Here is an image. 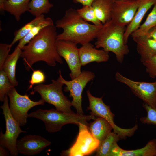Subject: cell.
Masks as SVG:
<instances>
[{
    "instance_id": "cell-1",
    "label": "cell",
    "mask_w": 156,
    "mask_h": 156,
    "mask_svg": "<svg viewBox=\"0 0 156 156\" xmlns=\"http://www.w3.org/2000/svg\"><path fill=\"white\" fill-rule=\"evenodd\" d=\"M57 35L55 25L48 26L21 49L20 57L27 71L33 70V65L39 61H44L51 66H55L56 62L63 63L56 48Z\"/></svg>"
},
{
    "instance_id": "cell-2",
    "label": "cell",
    "mask_w": 156,
    "mask_h": 156,
    "mask_svg": "<svg viewBox=\"0 0 156 156\" xmlns=\"http://www.w3.org/2000/svg\"><path fill=\"white\" fill-rule=\"evenodd\" d=\"M103 25L89 24L80 16L77 10L70 8L66 10L64 16L55 23L56 27L63 29L61 33L57 34V39L82 45L96 38Z\"/></svg>"
},
{
    "instance_id": "cell-3",
    "label": "cell",
    "mask_w": 156,
    "mask_h": 156,
    "mask_svg": "<svg viewBox=\"0 0 156 156\" xmlns=\"http://www.w3.org/2000/svg\"><path fill=\"white\" fill-rule=\"evenodd\" d=\"M126 27L118 25L111 20L103 24L96 38L95 47L112 52L118 62L122 63L125 56L129 51L124 40Z\"/></svg>"
},
{
    "instance_id": "cell-4",
    "label": "cell",
    "mask_w": 156,
    "mask_h": 156,
    "mask_svg": "<svg viewBox=\"0 0 156 156\" xmlns=\"http://www.w3.org/2000/svg\"><path fill=\"white\" fill-rule=\"evenodd\" d=\"M29 117H34L42 120L45 129L49 133L60 130L62 126L68 124L78 125L82 123L87 125L88 122L94 120L96 117L92 115H86L77 113H66L54 109L44 110L39 109L29 114Z\"/></svg>"
},
{
    "instance_id": "cell-5",
    "label": "cell",
    "mask_w": 156,
    "mask_h": 156,
    "mask_svg": "<svg viewBox=\"0 0 156 156\" xmlns=\"http://www.w3.org/2000/svg\"><path fill=\"white\" fill-rule=\"evenodd\" d=\"M51 81V83L49 84H40L36 86L31 94H33L35 92H37L42 99L44 102L54 105L56 109L66 113L74 112L71 109V102L63 93V83L58 79H52Z\"/></svg>"
},
{
    "instance_id": "cell-6",
    "label": "cell",
    "mask_w": 156,
    "mask_h": 156,
    "mask_svg": "<svg viewBox=\"0 0 156 156\" xmlns=\"http://www.w3.org/2000/svg\"><path fill=\"white\" fill-rule=\"evenodd\" d=\"M5 95L3 105L0 107L2 109L6 124V131L0 134V145L7 149L11 155L16 156L18 153L16 147L17 139L20 133H26L20 128L19 124L13 118L10 111L8 96Z\"/></svg>"
},
{
    "instance_id": "cell-7",
    "label": "cell",
    "mask_w": 156,
    "mask_h": 156,
    "mask_svg": "<svg viewBox=\"0 0 156 156\" xmlns=\"http://www.w3.org/2000/svg\"><path fill=\"white\" fill-rule=\"evenodd\" d=\"M12 87L7 94L10 100L9 109L13 118L20 126L25 125L29 117L28 111L35 106L44 105V102L41 99L38 101L31 100L27 94L21 95L14 88Z\"/></svg>"
},
{
    "instance_id": "cell-8",
    "label": "cell",
    "mask_w": 156,
    "mask_h": 156,
    "mask_svg": "<svg viewBox=\"0 0 156 156\" xmlns=\"http://www.w3.org/2000/svg\"><path fill=\"white\" fill-rule=\"evenodd\" d=\"M58 79L66 86L64 90L69 92L70 96L72 97L71 103L77 113L83 114L82 107V94L84 88L88 82L93 80L95 77L94 73L90 71L83 70L77 76L71 80L68 81L62 76L61 71H59Z\"/></svg>"
},
{
    "instance_id": "cell-9",
    "label": "cell",
    "mask_w": 156,
    "mask_h": 156,
    "mask_svg": "<svg viewBox=\"0 0 156 156\" xmlns=\"http://www.w3.org/2000/svg\"><path fill=\"white\" fill-rule=\"evenodd\" d=\"M87 94L89 102L87 109L91 110V114L97 117L103 118L107 120L112 126L113 132L119 135L122 139L131 136L134 134L138 128L137 125L129 129H124L118 127L114 121V115L111 112L109 106L104 103L102 97L99 98L93 96L89 90L87 91Z\"/></svg>"
},
{
    "instance_id": "cell-10",
    "label": "cell",
    "mask_w": 156,
    "mask_h": 156,
    "mask_svg": "<svg viewBox=\"0 0 156 156\" xmlns=\"http://www.w3.org/2000/svg\"><path fill=\"white\" fill-rule=\"evenodd\" d=\"M78 126L79 131L76 142L69 149L63 151L62 155H87L96 150L99 146L100 142L92 136L87 125L80 123Z\"/></svg>"
},
{
    "instance_id": "cell-11",
    "label": "cell",
    "mask_w": 156,
    "mask_h": 156,
    "mask_svg": "<svg viewBox=\"0 0 156 156\" xmlns=\"http://www.w3.org/2000/svg\"><path fill=\"white\" fill-rule=\"evenodd\" d=\"M118 81L127 86L135 96L144 102L156 109V81L149 82L135 81L117 72L115 75Z\"/></svg>"
},
{
    "instance_id": "cell-12",
    "label": "cell",
    "mask_w": 156,
    "mask_h": 156,
    "mask_svg": "<svg viewBox=\"0 0 156 156\" xmlns=\"http://www.w3.org/2000/svg\"><path fill=\"white\" fill-rule=\"evenodd\" d=\"M77 44L73 42L57 40L56 48L59 55L66 62L70 73L69 74L72 79L81 72L82 66L79 55V48Z\"/></svg>"
},
{
    "instance_id": "cell-13",
    "label": "cell",
    "mask_w": 156,
    "mask_h": 156,
    "mask_svg": "<svg viewBox=\"0 0 156 156\" xmlns=\"http://www.w3.org/2000/svg\"><path fill=\"white\" fill-rule=\"evenodd\" d=\"M139 1V0L114 1L111 20L119 25H127L135 14Z\"/></svg>"
},
{
    "instance_id": "cell-14",
    "label": "cell",
    "mask_w": 156,
    "mask_h": 156,
    "mask_svg": "<svg viewBox=\"0 0 156 156\" xmlns=\"http://www.w3.org/2000/svg\"><path fill=\"white\" fill-rule=\"evenodd\" d=\"M51 144L42 136L29 135L17 140L16 147L19 153L32 156L40 153Z\"/></svg>"
},
{
    "instance_id": "cell-15",
    "label": "cell",
    "mask_w": 156,
    "mask_h": 156,
    "mask_svg": "<svg viewBox=\"0 0 156 156\" xmlns=\"http://www.w3.org/2000/svg\"><path fill=\"white\" fill-rule=\"evenodd\" d=\"M79 55L82 66L89 63H98L107 61L109 52L103 49H98L90 42L83 45L79 48Z\"/></svg>"
},
{
    "instance_id": "cell-16",
    "label": "cell",
    "mask_w": 156,
    "mask_h": 156,
    "mask_svg": "<svg viewBox=\"0 0 156 156\" xmlns=\"http://www.w3.org/2000/svg\"><path fill=\"white\" fill-rule=\"evenodd\" d=\"M156 3L155 0H139L135 14L132 20L126 28L124 36L125 44H127L129 36L139 28L141 22L147 12Z\"/></svg>"
},
{
    "instance_id": "cell-17",
    "label": "cell",
    "mask_w": 156,
    "mask_h": 156,
    "mask_svg": "<svg viewBox=\"0 0 156 156\" xmlns=\"http://www.w3.org/2000/svg\"><path fill=\"white\" fill-rule=\"evenodd\" d=\"M109 156H156V139L149 141L142 148L133 150L123 149L117 143L112 148Z\"/></svg>"
},
{
    "instance_id": "cell-18",
    "label": "cell",
    "mask_w": 156,
    "mask_h": 156,
    "mask_svg": "<svg viewBox=\"0 0 156 156\" xmlns=\"http://www.w3.org/2000/svg\"><path fill=\"white\" fill-rule=\"evenodd\" d=\"M137 44V50L142 63L147 59L156 55V41L144 35L133 38Z\"/></svg>"
},
{
    "instance_id": "cell-19",
    "label": "cell",
    "mask_w": 156,
    "mask_h": 156,
    "mask_svg": "<svg viewBox=\"0 0 156 156\" xmlns=\"http://www.w3.org/2000/svg\"><path fill=\"white\" fill-rule=\"evenodd\" d=\"M94 121L88 124V128L92 136L101 142L111 132L113 127L105 119L97 117Z\"/></svg>"
},
{
    "instance_id": "cell-20",
    "label": "cell",
    "mask_w": 156,
    "mask_h": 156,
    "mask_svg": "<svg viewBox=\"0 0 156 156\" xmlns=\"http://www.w3.org/2000/svg\"><path fill=\"white\" fill-rule=\"evenodd\" d=\"M114 0H94L92 6L97 18L103 24L111 20Z\"/></svg>"
},
{
    "instance_id": "cell-21",
    "label": "cell",
    "mask_w": 156,
    "mask_h": 156,
    "mask_svg": "<svg viewBox=\"0 0 156 156\" xmlns=\"http://www.w3.org/2000/svg\"><path fill=\"white\" fill-rule=\"evenodd\" d=\"M21 52V49L17 45L14 51L8 55L3 66V70L6 73L10 81L14 87L18 84L16 77V70Z\"/></svg>"
},
{
    "instance_id": "cell-22",
    "label": "cell",
    "mask_w": 156,
    "mask_h": 156,
    "mask_svg": "<svg viewBox=\"0 0 156 156\" xmlns=\"http://www.w3.org/2000/svg\"><path fill=\"white\" fill-rule=\"evenodd\" d=\"M31 0H7L5 5V11L13 15L19 21L21 15L28 11Z\"/></svg>"
},
{
    "instance_id": "cell-23",
    "label": "cell",
    "mask_w": 156,
    "mask_h": 156,
    "mask_svg": "<svg viewBox=\"0 0 156 156\" xmlns=\"http://www.w3.org/2000/svg\"><path fill=\"white\" fill-rule=\"evenodd\" d=\"M122 138L119 134L111 132L101 142L96 150V156H109L110 151L117 142Z\"/></svg>"
},
{
    "instance_id": "cell-24",
    "label": "cell",
    "mask_w": 156,
    "mask_h": 156,
    "mask_svg": "<svg viewBox=\"0 0 156 156\" xmlns=\"http://www.w3.org/2000/svg\"><path fill=\"white\" fill-rule=\"evenodd\" d=\"M45 18L44 14L36 16L32 20L15 31L14 33V39L10 44V46L12 47L16 42L23 38L34 27Z\"/></svg>"
},
{
    "instance_id": "cell-25",
    "label": "cell",
    "mask_w": 156,
    "mask_h": 156,
    "mask_svg": "<svg viewBox=\"0 0 156 156\" xmlns=\"http://www.w3.org/2000/svg\"><path fill=\"white\" fill-rule=\"evenodd\" d=\"M144 22L131 35L133 38L145 35L152 28L156 26V3Z\"/></svg>"
},
{
    "instance_id": "cell-26",
    "label": "cell",
    "mask_w": 156,
    "mask_h": 156,
    "mask_svg": "<svg viewBox=\"0 0 156 156\" xmlns=\"http://www.w3.org/2000/svg\"><path fill=\"white\" fill-rule=\"evenodd\" d=\"M53 6L49 0H31L28 12L36 17L48 13Z\"/></svg>"
},
{
    "instance_id": "cell-27",
    "label": "cell",
    "mask_w": 156,
    "mask_h": 156,
    "mask_svg": "<svg viewBox=\"0 0 156 156\" xmlns=\"http://www.w3.org/2000/svg\"><path fill=\"white\" fill-rule=\"evenodd\" d=\"M53 25V21L51 18H45L44 20L34 27L25 36L20 40L17 46L21 49L37 35L44 28Z\"/></svg>"
},
{
    "instance_id": "cell-28",
    "label": "cell",
    "mask_w": 156,
    "mask_h": 156,
    "mask_svg": "<svg viewBox=\"0 0 156 156\" xmlns=\"http://www.w3.org/2000/svg\"><path fill=\"white\" fill-rule=\"evenodd\" d=\"M80 16L85 21L90 22L97 26H102V23L97 18L93 7L91 5H84L77 10Z\"/></svg>"
},
{
    "instance_id": "cell-29",
    "label": "cell",
    "mask_w": 156,
    "mask_h": 156,
    "mask_svg": "<svg viewBox=\"0 0 156 156\" xmlns=\"http://www.w3.org/2000/svg\"><path fill=\"white\" fill-rule=\"evenodd\" d=\"M14 87L10 81L5 72L0 70V101L3 102L8 92Z\"/></svg>"
},
{
    "instance_id": "cell-30",
    "label": "cell",
    "mask_w": 156,
    "mask_h": 156,
    "mask_svg": "<svg viewBox=\"0 0 156 156\" xmlns=\"http://www.w3.org/2000/svg\"><path fill=\"white\" fill-rule=\"evenodd\" d=\"M143 106L147 112V115L141 118V122L144 124L156 125V109L144 103L143 104Z\"/></svg>"
},
{
    "instance_id": "cell-31",
    "label": "cell",
    "mask_w": 156,
    "mask_h": 156,
    "mask_svg": "<svg viewBox=\"0 0 156 156\" xmlns=\"http://www.w3.org/2000/svg\"><path fill=\"white\" fill-rule=\"evenodd\" d=\"M33 70L31 77L29 81L30 84L28 90L31 88L34 84H40L44 83L46 81V76L43 72L39 70Z\"/></svg>"
},
{
    "instance_id": "cell-32",
    "label": "cell",
    "mask_w": 156,
    "mask_h": 156,
    "mask_svg": "<svg viewBox=\"0 0 156 156\" xmlns=\"http://www.w3.org/2000/svg\"><path fill=\"white\" fill-rule=\"evenodd\" d=\"M142 63L150 77L152 78H156V55L147 59Z\"/></svg>"
},
{
    "instance_id": "cell-33",
    "label": "cell",
    "mask_w": 156,
    "mask_h": 156,
    "mask_svg": "<svg viewBox=\"0 0 156 156\" xmlns=\"http://www.w3.org/2000/svg\"><path fill=\"white\" fill-rule=\"evenodd\" d=\"M11 47L10 44H0V70L3 69L4 63L9 55Z\"/></svg>"
},
{
    "instance_id": "cell-34",
    "label": "cell",
    "mask_w": 156,
    "mask_h": 156,
    "mask_svg": "<svg viewBox=\"0 0 156 156\" xmlns=\"http://www.w3.org/2000/svg\"><path fill=\"white\" fill-rule=\"evenodd\" d=\"M145 35L156 41V26L151 29Z\"/></svg>"
},
{
    "instance_id": "cell-35",
    "label": "cell",
    "mask_w": 156,
    "mask_h": 156,
    "mask_svg": "<svg viewBox=\"0 0 156 156\" xmlns=\"http://www.w3.org/2000/svg\"><path fill=\"white\" fill-rule=\"evenodd\" d=\"M75 3H79L83 5H91L94 0H73Z\"/></svg>"
},
{
    "instance_id": "cell-36",
    "label": "cell",
    "mask_w": 156,
    "mask_h": 156,
    "mask_svg": "<svg viewBox=\"0 0 156 156\" xmlns=\"http://www.w3.org/2000/svg\"><path fill=\"white\" fill-rule=\"evenodd\" d=\"M6 148L0 146V156H8L9 155L8 153L6 150Z\"/></svg>"
},
{
    "instance_id": "cell-37",
    "label": "cell",
    "mask_w": 156,
    "mask_h": 156,
    "mask_svg": "<svg viewBox=\"0 0 156 156\" xmlns=\"http://www.w3.org/2000/svg\"><path fill=\"white\" fill-rule=\"evenodd\" d=\"M7 0H0V10L1 13L5 11V5Z\"/></svg>"
},
{
    "instance_id": "cell-38",
    "label": "cell",
    "mask_w": 156,
    "mask_h": 156,
    "mask_svg": "<svg viewBox=\"0 0 156 156\" xmlns=\"http://www.w3.org/2000/svg\"><path fill=\"white\" fill-rule=\"evenodd\" d=\"M114 1H125L128 0H114Z\"/></svg>"
},
{
    "instance_id": "cell-39",
    "label": "cell",
    "mask_w": 156,
    "mask_h": 156,
    "mask_svg": "<svg viewBox=\"0 0 156 156\" xmlns=\"http://www.w3.org/2000/svg\"><path fill=\"white\" fill-rule=\"evenodd\" d=\"M155 0V1H156V0Z\"/></svg>"
}]
</instances>
